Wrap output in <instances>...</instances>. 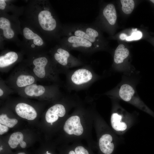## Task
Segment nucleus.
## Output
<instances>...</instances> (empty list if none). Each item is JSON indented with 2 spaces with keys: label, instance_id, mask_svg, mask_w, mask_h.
<instances>
[{
  "label": "nucleus",
  "instance_id": "nucleus-1",
  "mask_svg": "<svg viewBox=\"0 0 154 154\" xmlns=\"http://www.w3.org/2000/svg\"><path fill=\"white\" fill-rule=\"evenodd\" d=\"M25 63L38 81L52 82L60 85V74L51 56L44 52L29 56Z\"/></svg>",
  "mask_w": 154,
  "mask_h": 154
},
{
  "label": "nucleus",
  "instance_id": "nucleus-2",
  "mask_svg": "<svg viewBox=\"0 0 154 154\" xmlns=\"http://www.w3.org/2000/svg\"><path fill=\"white\" fill-rule=\"evenodd\" d=\"M66 75L65 87L70 92L86 89L102 76L97 74L89 65L73 70H69Z\"/></svg>",
  "mask_w": 154,
  "mask_h": 154
},
{
  "label": "nucleus",
  "instance_id": "nucleus-3",
  "mask_svg": "<svg viewBox=\"0 0 154 154\" xmlns=\"http://www.w3.org/2000/svg\"><path fill=\"white\" fill-rule=\"evenodd\" d=\"M129 77L125 76H123L121 82L116 86L104 94L119 98L144 111H149L137 94L135 88L136 81Z\"/></svg>",
  "mask_w": 154,
  "mask_h": 154
},
{
  "label": "nucleus",
  "instance_id": "nucleus-4",
  "mask_svg": "<svg viewBox=\"0 0 154 154\" xmlns=\"http://www.w3.org/2000/svg\"><path fill=\"white\" fill-rule=\"evenodd\" d=\"M5 81L16 93L29 85L37 83L38 81L25 63L16 67Z\"/></svg>",
  "mask_w": 154,
  "mask_h": 154
},
{
  "label": "nucleus",
  "instance_id": "nucleus-5",
  "mask_svg": "<svg viewBox=\"0 0 154 154\" xmlns=\"http://www.w3.org/2000/svg\"><path fill=\"white\" fill-rule=\"evenodd\" d=\"M49 53L60 73L65 74L70 68L85 65L80 59L59 45L52 48Z\"/></svg>",
  "mask_w": 154,
  "mask_h": 154
},
{
  "label": "nucleus",
  "instance_id": "nucleus-6",
  "mask_svg": "<svg viewBox=\"0 0 154 154\" xmlns=\"http://www.w3.org/2000/svg\"><path fill=\"white\" fill-rule=\"evenodd\" d=\"M59 86V85L55 84L44 85L35 83L26 87L17 93L25 97L52 99L60 96L61 93Z\"/></svg>",
  "mask_w": 154,
  "mask_h": 154
},
{
  "label": "nucleus",
  "instance_id": "nucleus-7",
  "mask_svg": "<svg viewBox=\"0 0 154 154\" xmlns=\"http://www.w3.org/2000/svg\"><path fill=\"white\" fill-rule=\"evenodd\" d=\"M59 42V45L70 51L76 50L90 55L100 50L91 42L79 37L65 36L60 39Z\"/></svg>",
  "mask_w": 154,
  "mask_h": 154
},
{
  "label": "nucleus",
  "instance_id": "nucleus-8",
  "mask_svg": "<svg viewBox=\"0 0 154 154\" xmlns=\"http://www.w3.org/2000/svg\"><path fill=\"white\" fill-rule=\"evenodd\" d=\"M129 54V50L124 45L119 44L114 52L112 70L122 73L127 76H131L134 74L135 70L127 62Z\"/></svg>",
  "mask_w": 154,
  "mask_h": 154
},
{
  "label": "nucleus",
  "instance_id": "nucleus-9",
  "mask_svg": "<svg viewBox=\"0 0 154 154\" xmlns=\"http://www.w3.org/2000/svg\"><path fill=\"white\" fill-rule=\"evenodd\" d=\"M101 14L95 21H101L102 24L112 27L116 23L117 15L116 10L114 5L112 3L107 4L102 8Z\"/></svg>",
  "mask_w": 154,
  "mask_h": 154
},
{
  "label": "nucleus",
  "instance_id": "nucleus-10",
  "mask_svg": "<svg viewBox=\"0 0 154 154\" xmlns=\"http://www.w3.org/2000/svg\"><path fill=\"white\" fill-rule=\"evenodd\" d=\"M21 56L14 51H10L2 54L0 56V71L4 73L8 72L21 59Z\"/></svg>",
  "mask_w": 154,
  "mask_h": 154
},
{
  "label": "nucleus",
  "instance_id": "nucleus-11",
  "mask_svg": "<svg viewBox=\"0 0 154 154\" xmlns=\"http://www.w3.org/2000/svg\"><path fill=\"white\" fill-rule=\"evenodd\" d=\"M15 110L19 116L28 120H33L37 116L36 109L26 102H21L17 103L15 107Z\"/></svg>",
  "mask_w": 154,
  "mask_h": 154
},
{
  "label": "nucleus",
  "instance_id": "nucleus-12",
  "mask_svg": "<svg viewBox=\"0 0 154 154\" xmlns=\"http://www.w3.org/2000/svg\"><path fill=\"white\" fill-rule=\"evenodd\" d=\"M23 33L25 40L33 44V52L32 55L40 53L39 49L42 47L44 44L42 38L27 27H25L23 29Z\"/></svg>",
  "mask_w": 154,
  "mask_h": 154
},
{
  "label": "nucleus",
  "instance_id": "nucleus-13",
  "mask_svg": "<svg viewBox=\"0 0 154 154\" xmlns=\"http://www.w3.org/2000/svg\"><path fill=\"white\" fill-rule=\"evenodd\" d=\"M63 128L64 131L69 135L73 134L79 136L83 132L80 118L77 116H72L68 119L64 124Z\"/></svg>",
  "mask_w": 154,
  "mask_h": 154
},
{
  "label": "nucleus",
  "instance_id": "nucleus-14",
  "mask_svg": "<svg viewBox=\"0 0 154 154\" xmlns=\"http://www.w3.org/2000/svg\"><path fill=\"white\" fill-rule=\"evenodd\" d=\"M66 109L64 105L57 103L49 108L46 112L45 117L46 121L48 123H52L56 121L58 117L64 116Z\"/></svg>",
  "mask_w": 154,
  "mask_h": 154
},
{
  "label": "nucleus",
  "instance_id": "nucleus-15",
  "mask_svg": "<svg viewBox=\"0 0 154 154\" xmlns=\"http://www.w3.org/2000/svg\"><path fill=\"white\" fill-rule=\"evenodd\" d=\"M112 137L109 134L102 135L99 140V146L101 151L105 154H110L113 152L114 145L112 142Z\"/></svg>",
  "mask_w": 154,
  "mask_h": 154
},
{
  "label": "nucleus",
  "instance_id": "nucleus-16",
  "mask_svg": "<svg viewBox=\"0 0 154 154\" xmlns=\"http://www.w3.org/2000/svg\"><path fill=\"white\" fill-rule=\"evenodd\" d=\"M0 29L5 38L10 39L14 37L15 32L12 27L11 22L6 17H0Z\"/></svg>",
  "mask_w": 154,
  "mask_h": 154
},
{
  "label": "nucleus",
  "instance_id": "nucleus-17",
  "mask_svg": "<svg viewBox=\"0 0 154 154\" xmlns=\"http://www.w3.org/2000/svg\"><path fill=\"white\" fill-rule=\"evenodd\" d=\"M23 135L20 132L13 133L10 136L8 143L10 147L12 149L17 148L19 144L21 147L25 148L27 146L26 143L23 141Z\"/></svg>",
  "mask_w": 154,
  "mask_h": 154
},
{
  "label": "nucleus",
  "instance_id": "nucleus-18",
  "mask_svg": "<svg viewBox=\"0 0 154 154\" xmlns=\"http://www.w3.org/2000/svg\"><path fill=\"white\" fill-rule=\"evenodd\" d=\"M122 116L117 113L112 115L111 122L112 128L117 131H123L126 129L127 125L125 123L121 121Z\"/></svg>",
  "mask_w": 154,
  "mask_h": 154
},
{
  "label": "nucleus",
  "instance_id": "nucleus-19",
  "mask_svg": "<svg viewBox=\"0 0 154 154\" xmlns=\"http://www.w3.org/2000/svg\"><path fill=\"white\" fill-rule=\"evenodd\" d=\"M13 90L6 83L5 80L2 79L0 80V97L1 98L8 96L15 93Z\"/></svg>",
  "mask_w": 154,
  "mask_h": 154
},
{
  "label": "nucleus",
  "instance_id": "nucleus-20",
  "mask_svg": "<svg viewBox=\"0 0 154 154\" xmlns=\"http://www.w3.org/2000/svg\"><path fill=\"white\" fill-rule=\"evenodd\" d=\"M120 2L122 5V10L125 13L129 14L133 10L135 3L133 0H121Z\"/></svg>",
  "mask_w": 154,
  "mask_h": 154
},
{
  "label": "nucleus",
  "instance_id": "nucleus-21",
  "mask_svg": "<svg viewBox=\"0 0 154 154\" xmlns=\"http://www.w3.org/2000/svg\"><path fill=\"white\" fill-rule=\"evenodd\" d=\"M0 123L8 127L12 128L17 124L18 120L15 118H9L6 114H2L0 116Z\"/></svg>",
  "mask_w": 154,
  "mask_h": 154
},
{
  "label": "nucleus",
  "instance_id": "nucleus-22",
  "mask_svg": "<svg viewBox=\"0 0 154 154\" xmlns=\"http://www.w3.org/2000/svg\"><path fill=\"white\" fill-rule=\"evenodd\" d=\"M133 32L131 36L127 37L126 39L127 41H131L133 40H137L141 38L142 36L141 33L139 31H135Z\"/></svg>",
  "mask_w": 154,
  "mask_h": 154
},
{
  "label": "nucleus",
  "instance_id": "nucleus-23",
  "mask_svg": "<svg viewBox=\"0 0 154 154\" xmlns=\"http://www.w3.org/2000/svg\"><path fill=\"white\" fill-rule=\"evenodd\" d=\"M75 151L76 154H89L88 151L82 146H78L76 147Z\"/></svg>",
  "mask_w": 154,
  "mask_h": 154
},
{
  "label": "nucleus",
  "instance_id": "nucleus-24",
  "mask_svg": "<svg viewBox=\"0 0 154 154\" xmlns=\"http://www.w3.org/2000/svg\"><path fill=\"white\" fill-rule=\"evenodd\" d=\"M8 127L7 126L0 124V134L2 135L7 132L8 131Z\"/></svg>",
  "mask_w": 154,
  "mask_h": 154
},
{
  "label": "nucleus",
  "instance_id": "nucleus-25",
  "mask_svg": "<svg viewBox=\"0 0 154 154\" xmlns=\"http://www.w3.org/2000/svg\"><path fill=\"white\" fill-rule=\"evenodd\" d=\"M5 0H0V9L1 10H4L6 7V3Z\"/></svg>",
  "mask_w": 154,
  "mask_h": 154
},
{
  "label": "nucleus",
  "instance_id": "nucleus-26",
  "mask_svg": "<svg viewBox=\"0 0 154 154\" xmlns=\"http://www.w3.org/2000/svg\"><path fill=\"white\" fill-rule=\"evenodd\" d=\"M127 37V35L124 33H121L119 36L120 38L122 40H126Z\"/></svg>",
  "mask_w": 154,
  "mask_h": 154
},
{
  "label": "nucleus",
  "instance_id": "nucleus-27",
  "mask_svg": "<svg viewBox=\"0 0 154 154\" xmlns=\"http://www.w3.org/2000/svg\"><path fill=\"white\" fill-rule=\"evenodd\" d=\"M69 154H76L74 151H71L69 152Z\"/></svg>",
  "mask_w": 154,
  "mask_h": 154
},
{
  "label": "nucleus",
  "instance_id": "nucleus-28",
  "mask_svg": "<svg viewBox=\"0 0 154 154\" xmlns=\"http://www.w3.org/2000/svg\"><path fill=\"white\" fill-rule=\"evenodd\" d=\"M17 154H26L24 152H20L18 153Z\"/></svg>",
  "mask_w": 154,
  "mask_h": 154
},
{
  "label": "nucleus",
  "instance_id": "nucleus-29",
  "mask_svg": "<svg viewBox=\"0 0 154 154\" xmlns=\"http://www.w3.org/2000/svg\"><path fill=\"white\" fill-rule=\"evenodd\" d=\"M45 154H51L50 153H49L48 151H47L46 152V153Z\"/></svg>",
  "mask_w": 154,
  "mask_h": 154
},
{
  "label": "nucleus",
  "instance_id": "nucleus-30",
  "mask_svg": "<svg viewBox=\"0 0 154 154\" xmlns=\"http://www.w3.org/2000/svg\"><path fill=\"white\" fill-rule=\"evenodd\" d=\"M150 1L154 4V0H151Z\"/></svg>",
  "mask_w": 154,
  "mask_h": 154
},
{
  "label": "nucleus",
  "instance_id": "nucleus-31",
  "mask_svg": "<svg viewBox=\"0 0 154 154\" xmlns=\"http://www.w3.org/2000/svg\"><path fill=\"white\" fill-rule=\"evenodd\" d=\"M3 148L2 147H0V151H1V150H3Z\"/></svg>",
  "mask_w": 154,
  "mask_h": 154
},
{
  "label": "nucleus",
  "instance_id": "nucleus-32",
  "mask_svg": "<svg viewBox=\"0 0 154 154\" xmlns=\"http://www.w3.org/2000/svg\"><path fill=\"white\" fill-rule=\"evenodd\" d=\"M50 124L51 125H52V123H50Z\"/></svg>",
  "mask_w": 154,
  "mask_h": 154
}]
</instances>
